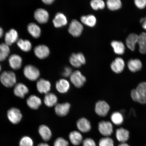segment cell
<instances>
[{
  "label": "cell",
  "instance_id": "obj_45",
  "mask_svg": "<svg viewBox=\"0 0 146 146\" xmlns=\"http://www.w3.org/2000/svg\"><path fill=\"white\" fill-rule=\"evenodd\" d=\"M43 2L47 5H50L54 2V0H43Z\"/></svg>",
  "mask_w": 146,
  "mask_h": 146
},
{
  "label": "cell",
  "instance_id": "obj_46",
  "mask_svg": "<svg viewBox=\"0 0 146 146\" xmlns=\"http://www.w3.org/2000/svg\"><path fill=\"white\" fill-rule=\"evenodd\" d=\"M37 146H50L48 144L46 143H40Z\"/></svg>",
  "mask_w": 146,
  "mask_h": 146
},
{
  "label": "cell",
  "instance_id": "obj_48",
  "mask_svg": "<svg viewBox=\"0 0 146 146\" xmlns=\"http://www.w3.org/2000/svg\"><path fill=\"white\" fill-rule=\"evenodd\" d=\"M118 146H130L127 143H121V144H120Z\"/></svg>",
  "mask_w": 146,
  "mask_h": 146
},
{
  "label": "cell",
  "instance_id": "obj_20",
  "mask_svg": "<svg viewBox=\"0 0 146 146\" xmlns=\"http://www.w3.org/2000/svg\"><path fill=\"white\" fill-rule=\"evenodd\" d=\"M139 35H137L132 33L128 36L126 40V44L129 50L134 51L136 45L138 43Z\"/></svg>",
  "mask_w": 146,
  "mask_h": 146
},
{
  "label": "cell",
  "instance_id": "obj_13",
  "mask_svg": "<svg viewBox=\"0 0 146 146\" xmlns=\"http://www.w3.org/2000/svg\"><path fill=\"white\" fill-rule=\"evenodd\" d=\"M125 67V63L121 58H116L111 65V69L113 72L119 74L123 70Z\"/></svg>",
  "mask_w": 146,
  "mask_h": 146
},
{
  "label": "cell",
  "instance_id": "obj_41",
  "mask_svg": "<svg viewBox=\"0 0 146 146\" xmlns=\"http://www.w3.org/2000/svg\"><path fill=\"white\" fill-rule=\"evenodd\" d=\"M83 146H96V144L92 139L87 138L83 140Z\"/></svg>",
  "mask_w": 146,
  "mask_h": 146
},
{
  "label": "cell",
  "instance_id": "obj_4",
  "mask_svg": "<svg viewBox=\"0 0 146 146\" xmlns=\"http://www.w3.org/2000/svg\"><path fill=\"white\" fill-rule=\"evenodd\" d=\"M7 115L9 121L13 124L19 123L23 117L21 111L16 108H12L9 110Z\"/></svg>",
  "mask_w": 146,
  "mask_h": 146
},
{
  "label": "cell",
  "instance_id": "obj_23",
  "mask_svg": "<svg viewBox=\"0 0 146 146\" xmlns=\"http://www.w3.org/2000/svg\"><path fill=\"white\" fill-rule=\"evenodd\" d=\"M53 23L54 26L58 28L66 25L67 23V20L64 15L59 13L56 14L55 16Z\"/></svg>",
  "mask_w": 146,
  "mask_h": 146
},
{
  "label": "cell",
  "instance_id": "obj_6",
  "mask_svg": "<svg viewBox=\"0 0 146 146\" xmlns=\"http://www.w3.org/2000/svg\"><path fill=\"white\" fill-rule=\"evenodd\" d=\"M98 129L100 134L106 137L110 136L113 132L112 124L108 121L100 122L98 123Z\"/></svg>",
  "mask_w": 146,
  "mask_h": 146
},
{
  "label": "cell",
  "instance_id": "obj_24",
  "mask_svg": "<svg viewBox=\"0 0 146 146\" xmlns=\"http://www.w3.org/2000/svg\"><path fill=\"white\" fill-rule=\"evenodd\" d=\"M70 85L67 80L62 79L56 82V90L61 94L66 93L70 88Z\"/></svg>",
  "mask_w": 146,
  "mask_h": 146
},
{
  "label": "cell",
  "instance_id": "obj_2",
  "mask_svg": "<svg viewBox=\"0 0 146 146\" xmlns=\"http://www.w3.org/2000/svg\"><path fill=\"white\" fill-rule=\"evenodd\" d=\"M23 74L27 79L31 81H35L39 78L40 73L39 70L33 65L26 66L23 69Z\"/></svg>",
  "mask_w": 146,
  "mask_h": 146
},
{
  "label": "cell",
  "instance_id": "obj_5",
  "mask_svg": "<svg viewBox=\"0 0 146 146\" xmlns=\"http://www.w3.org/2000/svg\"><path fill=\"white\" fill-rule=\"evenodd\" d=\"M83 30V25L77 20L74 19L71 22L68 28V32L75 37H78L82 34Z\"/></svg>",
  "mask_w": 146,
  "mask_h": 146
},
{
  "label": "cell",
  "instance_id": "obj_16",
  "mask_svg": "<svg viewBox=\"0 0 146 146\" xmlns=\"http://www.w3.org/2000/svg\"><path fill=\"white\" fill-rule=\"evenodd\" d=\"M76 125L78 130L82 133L88 132L91 129L90 122L85 118L80 119L76 123Z\"/></svg>",
  "mask_w": 146,
  "mask_h": 146
},
{
  "label": "cell",
  "instance_id": "obj_47",
  "mask_svg": "<svg viewBox=\"0 0 146 146\" xmlns=\"http://www.w3.org/2000/svg\"><path fill=\"white\" fill-rule=\"evenodd\" d=\"M3 30L1 27H0V38L2 37L3 35Z\"/></svg>",
  "mask_w": 146,
  "mask_h": 146
},
{
  "label": "cell",
  "instance_id": "obj_39",
  "mask_svg": "<svg viewBox=\"0 0 146 146\" xmlns=\"http://www.w3.org/2000/svg\"><path fill=\"white\" fill-rule=\"evenodd\" d=\"M135 90L138 94L143 96H146V82L140 83Z\"/></svg>",
  "mask_w": 146,
  "mask_h": 146
},
{
  "label": "cell",
  "instance_id": "obj_31",
  "mask_svg": "<svg viewBox=\"0 0 146 146\" xmlns=\"http://www.w3.org/2000/svg\"><path fill=\"white\" fill-rule=\"evenodd\" d=\"M17 44L21 50L24 52H29L32 48L31 43L28 40L22 39L18 40L17 41Z\"/></svg>",
  "mask_w": 146,
  "mask_h": 146
},
{
  "label": "cell",
  "instance_id": "obj_7",
  "mask_svg": "<svg viewBox=\"0 0 146 146\" xmlns=\"http://www.w3.org/2000/svg\"><path fill=\"white\" fill-rule=\"evenodd\" d=\"M69 61L72 66L76 68H79L82 64L86 63L84 56L81 53L73 54L71 56Z\"/></svg>",
  "mask_w": 146,
  "mask_h": 146
},
{
  "label": "cell",
  "instance_id": "obj_25",
  "mask_svg": "<svg viewBox=\"0 0 146 146\" xmlns=\"http://www.w3.org/2000/svg\"><path fill=\"white\" fill-rule=\"evenodd\" d=\"M44 101L46 106L51 107L57 104L58 98L55 94L48 93L45 94Z\"/></svg>",
  "mask_w": 146,
  "mask_h": 146
},
{
  "label": "cell",
  "instance_id": "obj_18",
  "mask_svg": "<svg viewBox=\"0 0 146 146\" xmlns=\"http://www.w3.org/2000/svg\"><path fill=\"white\" fill-rule=\"evenodd\" d=\"M27 104L30 108L36 110L39 108L42 104L41 100L39 97L34 95L31 96L27 100Z\"/></svg>",
  "mask_w": 146,
  "mask_h": 146
},
{
  "label": "cell",
  "instance_id": "obj_15",
  "mask_svg": "<svg viewBox=\"0 0 146 146\" xmlns=\"http://www.w3.org/2000/svg\"><path fill=\"white\" fill-rule=\"evenodd\" d=\"M9 65L14 70H18L21 68L22 63V59L19 55L13 54L9 58Z\"/></svg>",
  "mask_w": 146,
  "mask_h": 146
},
{
  "label": "cell",
  "instance_id": "obj_12",
  "mask_svg": "<svg viewBox=\"0 0 146 146\" xmlns=\"http://www.w3.org/2000/svg\"><path fill=\"white\" fill-rule=\"evenodd\" d=\"M70 105L68 103L57 104L55 106V111L58 116H64L68 114Z\"/></svg>",
  "mask_w": 146,
  "mask_h": 146
},
{
  "label": "cell",
  "instance_id": "obj_34",
  "mask_svg": "<svg viewBox=\"0 0 146 146\" xmlns=\"http://www.w3.org/2000/svg\"><path fill=\"white\" fill-rule=\"evenodd\" d=\"M106 3L108 8L113 11L120 9L122 5L121 2L120 0H108Z\"/></svg>",
  "mask_w": 146,
  "mask_h": 146
},
{
  "label": "cell",
  "instance_id": "obj_44",
  "mask_svg": "<svg viewBox=\"0 0 146 146\" xmlns=\"http://www.w3.org/2000/svg\"><path fill=\"white\" fill-rule=\"evenodd\" d=\"M140 22L141 23L142 27L145 30H146V17L142 18L140 20Z\"/></svg>",
  "mask_w": 146,
  "mask_h": 146
},
{
  "label": "cell",
  "instance_id": "obj_30",
  "mask_svg": "<svg viewBox=\"0 0 146 146\" xmlns=\"http://www.w3.org/2000/svg\"><path fill=\"white\" fill-rule=\"evenodd\" d=\"M81 20L82 22L84 24L91 27H94L96 23V17L92 15L82 16Z\"/></svg>",
  "mask_w": 146,
  "mask_h": 146
},
{
  "label": "cell",
  "instance_id": "obj_38",
  "mask_svg": "<svg viewBox=\"0 0 146 146\" xmlns=\"http://www.w3.org/2000/svg\"><path fill=\"white\" fill-rule=\"evenodd\" d=\"M20 146H33L34 143L30 137L25 136L22 138L19 142Z\"/></svg>",
  "mask_w": 146,
  "mask_h": 146
},
{
  "label": "cell",
  "instance_id": "obj_37",
  "mask_svg": "<svg viewBox=\"0 0 146 146\" xmlns=\"http://www.w3.org/2000/svg\"><path fill=\"white\" fill-rule=\"evenodd\" d=\"M99 146H114L113 140L108 137L102 138L100 140Z\"/></svg>",
  "mask_w": 146,
  "mask_h": 146
},
{
  "label": "cell",
  "instance_id": "obj_3",
  "mask_svg": "<svg viewBox=\"0 0 146 146\" xmlns=\"http://www.w3.org/2000/svg\"><path fill=\"white\" fill-rule=\"evenodd\" d=\"M70 80L75 86L80 88L83 86L86 82V78L78 70L72 72L70 76Z\"/></svg>",
  "mask_w": 146,
  "mask_h": 146
},
{
  "label": "cell",
  "instance_id": "obj_40",
  "mask_svg": "<svg viewBox=\"0 0 146 146\" xmlns=\"http://www.w3.org/2000/svg\"><path fill=\"white\" fill-rule=\"evenodd\" d=\"M54 146H69V142L63 138L59 137L55 140Z\"/></svg>",
  "mask_w": 146,
  "mask_h": 146
},
{
  "label": "cell",
  "instance_id": "obj_43",
  "mask_svg": "<svg viewBox=\"0 0 146 146\" xmlns=\"http://www.w3.org/2000/svg\"><path fill=\"white\" fill-rule=\"evenodd\" d=\"M72 70L70 67H65L64 71L62 75L65 77H68L70 76L72 74Z\"/></svg>",
  "mask_w": 146,
  "mask_h": 146
},
{
  "label": "cell",
  "instance_id": "obj_32",
  "mask_svg": "<svg viewBox=\"0 0 146 146\" xmlns=\"http://www.w3.org/2000/svg\"><path fill=\"white\" fill-rule=\"evenodd\" d=\"M10 52L9 46L5 43L0 44V61H4Z\"/></svg>",
  "mask_w": 146,
  "mask_h": 146
},
{
  "label": "cell",
  "instance_id": "obj_8",
  "mask_svg": "<svg viewBox=\"0 0 146 146\" xmlns=\"http://www.w3.org/2000/svg\"><path fill=\"white\" fill-rule=\"evenodd\" d=\"M109 105L104 101H98L96 103L95 107V111L98 115L104 117L107 115L109 112Z\"/></svg>",
  "mask_w": 146,
  "mask_h": 146
},
{
  "label": "cell",
  "instance_id": "obj_17",
  "mask_svg": "<svg viewBox=\"0 0 146 146\" xmlns=\"http://www.w3.org/2000/svg\"><path fill=\"white\" fill-rule=\"evenodd\" d=\"M18 33L14 29H11L5 34V43L9 46L11 45L12 44L18 41Z\"/></svg>",
  "mask_w": 146,
  "mask_h": 146
},
{
  "label": "cell",
  "instance_id": "obj_49",
  "mask_svg": "<svg viewBox=\"0 0 146 146\" xmlns=\"http://www.w3.org/2000/svg\"><path fill=\"white\" fill-rule=\"evenodd\" d=\"M1 64H0V72H1Z\"/></svg>",
  "mask_w": 146,
  "mask_h": 146
},
{
  "label": "cell",
  "instance_id": "obj_26",
  "mask_svg": "<svg viewBox=\"0 0 146 146\" xmlns=\"http://www.w3.org/2000/svg\"><path fill=\"white\" fill-rule=\"evenodd\" d=\"M127 66L129 70L135 72L141 70L142 64L139 59H131L128 62Z\"/></svg>",
  "mask_w": 146,
  "mask_h": 146
},
{
  "label": "cell",
  "instance_id": "obj_35",
  "mask_svg": "<svg viewBox=\"0 0 146 146\" xmlns=\"http://www.w3.org/2000/svg\"><path fill=\"white\" fill-rule=\"evenodd\" d=\"M111 119L113 123L116 125H121L123 121V115L119 112L113 113L111 115Z\"/></svg>",
  "mask_w": 146,
  "mask_h": 146
},
{
  "label": "cell",
  "instance_id": "obj_29",
  "mask_svg": "<svg viewBox=\"0 0 146 146\" xmlns=\"http://www.w3.org/2000/svg\"><path fill=\"white\" fill-rule=\"evenodd\" d=\"M138 43L140 52L142 54L146 53V33L142 32L139 35Z\"/></svg>",
  "mask_w": 146,
  "mask_h": 146
},
{
  "label": "cell",
  "instance_id": "obj_19",
  "mask_svg": "<svg viewBox=\"0 0 146 146\" xmlns=\"http://www.w3.org/2000/svg\"><path fill=\"white\" fill-rule=\"evenodd\" d=\"M70 141L73 145L78 146L83 141V137L81 133L77 131L71 132L69 135Z\"/></svg>",
  "mask_w": 146,
  "mask_h": 146
},
{
  "label": "cell",
  "instance_id": "obj_10",
  "mask_svg": "<svg viewBox=\"0 0 146 146\" xmlns=\"http://www.w3.org/2000/svg\"><path fill=\"white\" fill-rule=\"evenodd\" d=\"M34 53L40 59H43L49 56L50 51L46 46L43 45H39L34 48Z\"/></svg>",
  "mask_w": 146,
  "mask_h": 146
},
{
  "label": "cell",
  "instance_id": "obj_11",
  "mask_svg": "<svg viewBox=\"0 0 146 146\" xmlns=\"http://www.w3.org/2000/svg\"><path fill=\"white\" fill-rule=\"evenodd\" d=\"M36 88L40 94H46L50 90L51 84L49 81L41 78L36 83Z\"/></svg>",
  "mask_w": 146,
  "mask_h": 146
},
{
  "label": "cell",
  "instance_id": "obj_28",
  "mask_svg": "<svg viewBox=\"0 0 146 146\" xmlns=\"http://www.w3.org/2000/svg\"><path fill=\"white\" fill-rule=\"evenodd\" d=\"M111 45L116 54L122 55L125 53V47L123 43L121 42L113 41L111 42Z\"/></svg>",
  "mask_w": 146,
  "mask_h": 146
},
{
  "label": "cell",
  "instance_id": "obj_9",
  "mask_svg": "<svg viewBox=\"0 0 146 146\" xmlns=\"http://www.w3.org/2000/svg\"><path fill=\"white\" fill-rule=\"evenodd\" d=\"M34 16L35 19L40 23H45L48 21L49 15L48 12L45 9H38L35 12Z\"/></svg>",
  "mask_w": 146,
  "mask_h": 146
},
{
  "label": "cell",
  "instance_id": "obj_36",
  "mask_svg": "<svg viewBox=\"0 0 146 146\" xmlns=\"http://www.w3.org/2000/svg\"><path fill=\"white\" fill-rule=\"evenodd\" d=\"M90 5L92 8L96 10L104 9L105 7L104 2L102 0H93L91 1Z\"/></svg>",
  "mask_w": 146,
  "mask_h": 146
},
{
  "label": "cell",
  "instance_id": "obj_21",
  "mask_svg": "<svg viewBox=\"0 0 146 146\" xmlns=\"http://www.w3.org/2000/svg\"><path fill=\"white\" fill-rule=\"evenodd\" d=\"M38 131L42 139L45 141H49L52 137V132L46 125H42L40 126Z\"/></svg>",
  "mask_w": 146,
  "mask_h": 146
},
{
  "label": "cell",
  "instance_id": "obj_14",
  "mask_svg": "<svg viewBox=\"0 0 146 146\" xmlns=\"http://www.w3.org/2000/svg\"><path fill=\"white\" fill-rule=\"evenodd\" d=\"M29 89L24 84L19 83L16 85L14 89L15 95L18 97L23 98L28 94Z\"/></svg>",
  "mask_w": 146,
  "mask_h": 146
},
{
  "label": "cell",
  "instance_id": "obj_22",
  "mask_svg": "<svg viewBox=\"0 0 146 146\" xmlns=\"http://www.w3.org/2000/svg\"><path fill=\"white\" fill-rule=\"evenodd\" d=\"M117 139L122 143H125L129 138V132L127 129L120 128L117 129L116 132Z\"/></svg>",
  "mask_w": 146,
  "mask_h": 146
},
{
  "label": "cell",
  "instance_id": "obj_42",
  "mask_svg": "<svg viewBox=\"0 0 146 146\" xmlns=\"http://www.w3.org/2000/svg\"><path fill=\"white\" fill-rule=\"evenodd\" d=\"M134 3L136 6L140 9H143L146 7V0H136Z\"/></svg>",
  "mask_w": 146,
  "mask_h": 146
},
{
  "label": "cell",
  "instance_id": "obj_33",
  "mask_svg": "<svg viewBox=\"0 0 146 146\" xmlns=\"http://www.w3.org/2000/svg\"><path fill=\"white\" fill-rule=\"evenodd\" d=\"M131 97L135 102H138L142 104H146V96H143L137 93L135 89L131 91Z\"/></svg>",
  "mask_w": 146,
  "mask_h": 146
},
{
  "label": "cell",
  "instance_id": "obj_27",
  "mask_svg": "<svg viewBox=\"0 0 146 146\" xmlns=\"http://www.w3.org/2000/svg\"><path fill=\"white\" fill-rule=\"evenodd\" d=\"M27 30L31 35L35 38H39L41 35V30L40 27L36 24L31 23L27 26Z\"/></svg>",
  "mask_w": 146,
  "mask_h": 146
},
{
  "label": "cell",
  "instance_id": "obj_1",
  "mask_svg": "<svg viewBox=\"0 0 146 146\" xmlns=\"http://www.w3.org/2000/svg\"><path fill=\"white\" fill-rule=\"evenodd\" d=\"M0 81L5 87H11L15 85L16 83L15 74L11 71H5L0 76Z\"/></svg>",
  "mask_w": 146,
  "mask_h": 146
}]
</instances>
